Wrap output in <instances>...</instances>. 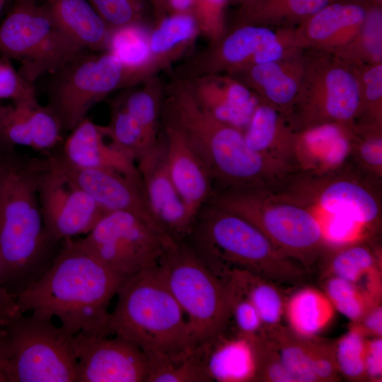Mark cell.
Listing matches in <instances>:
<instances>
[{
	"label": "cell",
	"instance_id": "6da1fadb",
	"mask_svg": "<svg viewBox=\"0 0 382 382\" xmlns=\"http://www.w3.org/2000/svg\"><path fill=\"white\" fill-rule=\"evenodd\" d=\"M124 282L79 238H71L62 242L47 270L15 298L21 313L56 318L71 335H108V306Z\"/></svg>",
	"mask_w": 382,
	"mask_h": 382
},
{
	"label": "cell",
	"instance_id": "7a4b0ae2",
	"mask_svg": "<svg viewBox=\"0 0 382 382\" xmlns=\"http://www.w3.org/2000/svg\"><path fill=\"white\" fill-rule=\"evenodd\" d=\"M42 159L0 147V284L16 297L49 267L61 243L47 236L37 194Z\"/></svg>",
	"mask_w": 382,
	"mask_h": 382
},
{
	"label": "cell",
	"instance_id": "3957f363",
	"mask_svg": "<svg viewBox=\"0 0 382 382\" xmlns=\"http://www.w3.org/2000/svg\"><path fill=\"white\" fill-rule=\"evenodd\" d=\"M161 112L164 122L180 132L220 189H272L282 179L283 166L251 150L243 131L210 115L183 80L166 88Z\"/></svg>",
	"mask_w": 382,
	"mask_h": 382
},
{
	"label": "cell",
	"instance_id": "277c9868",
	"mask_svg": "<svg viewBox=\"0 0 382 382\" xmlns=\"http://www.w3.org/2000/svg\"><path fill=\"white\" fill-rule=\"evenodd\" d=\"M116 295L108 335L130 342L148 359L177 358L197 348L185 314L156 266L125 280Z\"/></svg>",
	"mask_w": 382,
	"mask_h": 382
},
{
	"label": "cell",
	"instance_id": "5b68a950",
	"mask_svg": "<svg viewBox=\"0 0 382 382\" xmlns=\"http://www.w3.org/2000/svg\"><path fill=\"white\" fill-rule=\"evenodd\" d=\"M201 259L217 275L239 270L270 278L294 277L296 269L255 226L231 212L207 203L190 236Z\"/></svg>",
	"mask_w": 382,
	"mask_h": 382
},
{
	"label": "cell",
	"instance_id": "8992f818",
	"mask_svg": "<svg viewBox=\"0 0 382 382\" xmlns=\"http://www.w3.org/2000/svg\"><path fill=\"white\" fill-rule=\"evenodd\" d=\"M156 269L184 313L197 347L225 330L231 315L228 283L191 245L166 236Z\"/></svg>",
	"mask_w": 382,
	"mask_h": 382
},
{
	"label": "cell",
	"instance_id": "52a82bcc",
	"mask_svg": "<svg viewBox=\"0 0 382 382\" xmlns=\"http://www.w3.org/2000/svg\"><path fill=\"white\" fill-rule=\"evenodd\" d=\"M207 203L249 221L287 257L310 261L325 243L315 214L283 193L260 188L219 189Z\"/></svg>",
	"mask_w": 382,
	"mask_h": 382
},
{
	"label": "cell",
	"instance_id": "ba28073f",
	"mask_svg": "<svg viewBox=\"0 0 382 382\" xmlns=\"http://www.w3.org/2000/svg\"><path fill=\"white\" fill-rule=\"evenodd\" d=\"M2 329L8 382H76L73 335L52 318L17 311Z\"/></svg>",
	"mask_w": 382,
	"mask_h": 382
},
{
	"label": "cell",
	"instance_id": "9c48e42d",
	"mask_svg": "<svg viewBox=\"0 0 382 382\" xmlns=\"http://www.w3.org/2000/svg\"><path fill=\"white\" fill-rule=\"evenodd\" d=\"M361 112L355 68L331 52L303 50V72L289 117L292 129L336 123L353 127Z\"/></svg>",
	"mask_w": 382,
	"mask_h": 382
},
{
	"label": "cell",
	"instance_id": "30bf717a",
	"mask_svg": "<svg viewBox=\"0 0 382 382\" xmlns=\"http://www.w3.org/2000/svg\"><path fill=\"white\" fill-rule=\"evenodd\" d=\"M84 51L37 0H14L0 25V57L18 61V72L32 84Z\"/></svg>",
	"mask_w": 382,
	"mask_h": 382
},
{
	"label": "cell",
	"instance_id": "8fae6325",
	"mask_svg": "<svg viewBox=\"0 0 382 382\" xmlns=\"http://www.w3.org/2000/svg\"><path fill=\"white\" fill-rule=\"evenodd\" d=\"M52 74L47 106L64 131L72 130L111 92L141 81L109 51H84Z\"/></svg>",
	"mask_w": 382,
	"mask_h": 382
},
{
	"label": "cell",
	"instance_id": "7c38bea8",
	"mask_svg": "<svg viewBox=\"0 0 382 382\" xmlns=\"http://www.w3.org/2000/svg\"><path fill=\"white\" fill-rule=\"evenodd\" d=\"M379 183L345 166L323 176L299 173L283 193L313 212L325 214V219L341 217L368 227L381 219Z\"/></svg>",
	"mask_w": 382,
	"mask_h": 382
},
{
	"label": "cell",
	"instance_id": "4fadbf2b",
	"mask_svg": "<svg viewBox=\"0 0 382 382\" xmlns=\"http://www.w3.org/2000/svg\"><path fill=\"white\" fill-rule=\"evenodd\" d=\"M163 235L127 212H105L80 242L124 281L157 265Z\"/></svg>",
	"mask_w": 382,
	"mask_h": 382
},
{
	"label": "cell",
	"instance_id": "5bb4252c",
	"mask_svg": "<svg viewBox=\"0 0 382 382\" xmlns=\"http://www.w3.org/2000/svg\"><path fill=\"white\" fill-rule=\"evenodd\" d=\"M37 194L45 231L57 243L86 235L105 213L62 174L49 156L42 159Z\"/></svg>",
	"mask_w": 382,
	"mask_h": 382
},
{
	"label": "cell",
	"instance_id": "9a60e30c",
	"mask_svg": "<svg viewBox=\"0 0 382 382\" xmlns=\"http://www.w3.org/2000/svg\"><path fill=\"white\" fill-rule=\"evenodd\" d=\"M108 335H76V382H146L149 360L137 346Z\"/></svg>",
	"mask_w": 382,
	"mask_h": 382
},
{
	"label": "cell",
	"instance_id": "2e32d148",
	"mask_svg": "<svg viewBox=\"0 0 382 382\" xmlns=\"http://www.w3.org/2000/svg\"><path fill=\"white\" fill-rule=\"evenodd\" d=\"M49 158L62 174L88 194L105 212L132 213L162 233L149 204L141 178L111 169L76 168L64 163L56 154Z\"/></svg>",
	"mask_w": 382,
	"mask_h": 382
},
{
	"label": "cell",
	"instance_id": "e0dca14e",
	"mask_svg": "<svg viewBox=\"0 0 382 382\" xmlns=\"http://www.w3.org/2000/svg\"><path fill=\"white\" fill-rule=\"evenodd\" d=\"M136 163L161 232L175 239L184 240L191 233L196 219L188 212L171 179L162 135L157 144Z\"/></svg>",
	"mask_w": 382,
	"mask_h": 382
},
{
	"label": "cell",
	"instance_id": "ac0fdd59",
	"mask_svg": "<svg viewBox=\"0 0 382 382\" xmlns=\"http://www.w3.org/2000/svg\"><path fill=\"white\" fill-rule=\"evenodd\" d=\"M369 3L364 0H335L305 21L287 28L290 44L301 50L334 53L360 30Z\"/></svg>",
	"mask_w": 382,
	"mask_h": 382
},
{
	"label": "cell",
	"instance_id": "d6986e66",
	"mask_svg": "<svg viewBox=\"0 0 382 382\" xmlns=\"http://www.w3.org/2000/svg\"><path fill=\"white\" fill-rule=\"evenodd\" d=\"M354 126L328 123L296 131L294 159L301 173L323 176L347 166L351 158Z\"/></svg>",
	"mask_w": 382,
	"mask_h": 382
},
{
	"label": "cell",
	"instance_id": "ffe728a7",
	"mask_svg": "<svg viewBox=\"0 0 382 382\" xmlns=\"http://www.w3.org/2000/svg\"><path fill=\"white\" fill-rule=\"evenodd\" d=\"M64 129L55 115L37 102L0 103V147L47 151L62 142Z\"/></svg>",
	"mask_w": 382,
	"mask_h": 382
},
{
	"label": "cell",
	"instance_id": "44dd1931",
	"mask_svg": "<svg viewBox=\"0 0 382 382\" xmlns=\"http://www.w3.org/2000/svg\"><path fill=\"white\" fill-rule=\"evenodd\" d=\"M183 81L210 115L243 132L260 102L248 86L229 74H205Z\"/></svg>",
	"mask_w": 382,
	"mask_h": 382
},
{
	"label": "cell",
	"instance_id": "7402d4cb",
	"mask_svg": "<svg viewBox=\"0 0 382 382\" xmlns=\"http://www.w3.org/2000/svg\"><path fill=\"white\" fill-rule=\"evenodd\" d=\"M303 72V50L282 59L252 65L229 75L289 120L298 97Z\"/></svg>",
	"mask_w": 382,
	"mask_h": 382
},
{
	"label": "cell",
	"instance_id": "603a6c76",
	"mask_svg": "<svg viewBox=\"0 0 382 382\" xmlns=\"http://www.w3.org/2000/svg\"><path fill=\"white\" fill-rule=\"evenodd\" d=\"M162 137L171 179L188 212L196 219L214 191L212 178L178 129L164 122Z\"/></svg>",
	"mask_w": 382,
	"mask_h": 382
},
{
	"label": "cell",
	"instance_id": "cb8c5ba5",
	"mask_svg": "<svg viewBox=\"0 0 382 382\" xmlns=\"http://www.w3.org/2000/svg\"><path fill=\"white\" fill-rule=\"evenodd\" d=\"M108 138L105 126L86 117L70 131L56 155L76 168L111 169L141 178L136 161L115 148Z\"/></svg>",
	"mask_w": 382,
	"mask_h": 382
},
{
	"label": "cell",
	"instance_id": "d4e9b609",
	"mask_svg": "<svg viewBox=\"0 0 382 382\" xmlns=\"http://www.w3.org/2000/svg\"><path fill=\"white\" fill-rule=\"evenodd\" d=\"M281 29L254 24H240L214 43L211 71L231 74L252 65L268 62L279 40Z\"/></svg>",
	"mask_w": 382,
	"mask_h": 382
},
{
	"label": "cell",
	"instance_id": "484cf974",
	"mask_svg": "<svg viewBox=\"0 0 382 382\" xmlns=\"http://www.w3.org/2000/svg\"><path fill=\"white\" fill-rule=\"evenodd\" d=\"M252 337L239 334L236 337L226 338L221 332L197 347L211 381L245 382L255 379L256 359Z\"/></svg>",
	"mask_w": 382,
	"mask_h": 382
},
{
	"label": "cell",
	"instance_id": "4316f807",
	"mask_svg": "<svg viewBox=\"0 0 382 382\" xmlns=\"http://www.w3.org/2000/svg\"><path fill=\"white\" fill-rule=\"evenodd\" d=\"M243 132L251 150L297 169L294 159L295 131L279 110L260 100Z\"/></svg>",
	"mask_w": 382,
	"mask_h": 382
},
{
	"label": "cell",
	"instance_id": "83f0119b",
	"mask_svg": "<svg viewBox=\"0 0 382 382\" xmlns=\"http://www.w3.org/2000/svg\"><path fill=\"white\" fill-rule=\"evenodd\" d=\"M44 4L60 29L84 50H108L112 29L88 0H46Z\"/></svg>",
	"mask_w": 382,
	"mask_h": 382
},
{
	"label": "cell",
	"instance_id": "f1b7e54d",
	"mask_svg": "<svg viewBox=\"0 0 382 382\" xmlns=\"http://www.w3.org/2000/svg\"><path fill=\"white\" fill-rule=\"evenodd\" d=\"M335 0H248L242 4L241 24L291 28Z\"/></svg>",
	"mask_w": 382,
	"mask_h": 382
},
{
	"label": "cell",
	"instance_id": "f546056e",
	"mask_svg": "<svg viewBox=\"0 0 382 382\" xmlns=\"http://www.w3.org/2000/svg\"><path fill=\"white\" fill-rule=\"evenodd\" d=\"M333 306L328 296L313 289H302L289 300L286 314L294 330L301 336L318 333L333 316Z\"/></svg>",
	"mask_w": 382,
	"mask_h": 382
},
{
	"label": "cell",
	"instance_id": "4dcf8cb0",
	"mask_svg": "<svg viewBox=\"0 0 382 382\" xmlns=\"http://www.w3.org/2000/svg\"><path fill=\"white\" fill-rule=\"evenodd\" d=\"M150 35L143 24H134L112 30L107 51L141 79L154 65L149 42Z\"/></svg>",
	"mask_w": 382,
	"mask_h": 382
},
{
	"label": "cell",
	"instance_id": "1f68e13d",
	"mask_svg": "<svg viewBox=\"0 0 382 382\" xmlns=\"http://www.w3.org/2000/svg\"><path fill=\"white\" fill-rule=\"evenodd\" d=\"M333 54L354 66L382 62V6L369 4L357 35Z\"/></svg>",
	"mask_w": 382,
	"mask_h": 382
},
{
	"label": "cell",
	"instance_id": "d6a6232c",
	"mask_svg": "<svg viewBox=\"0 0 382 382\" xmlns=\"http://www.w3.org/2000/svg\"><path fill=\"white\" fill-rule=\"evenodd\" d=\"M198 31L197 22L191 13H172L163 18L149 37L154 64H163L165 59L191 41Z\"/></svg>",
	"mask_w": 382,
	"mask_h": 382
},
{
	"label": "cell",
	"instance_id": "836d02e7",
	"mask_svg": "<svg viewBox=\"0 0 382 382\" xmlns=\"http://www.w3.org/2000/svg\"><path fill=\"white\" fill-rule=\"evenodd\" d=\"M139 124L146 151L159 140L158 125L162 111L161 91L156 81H151L141 89L129 93L118 100Z\"/></svg>",
	"mask_w": 382,
	"mask_h": 382
},
{
	"label": "cell",
	"instance_id": "e575fe53",
	"mask_svg": "<svg viewBox=\"0 0 382 382\" xmlns=\"http://www.w3.org/2000/svg\"><path fill=\"white\" fill-rule=\"evenodd\" d=\"M146 382H210L197 348L177 358L148 359Z\"/></svg>",
	"mask_w": 382,
	"mask_h": 382
},
{
	"label": "cell",
	"instance_id": "d590c367",
	"mask_svg": "<svg viewBox=\"0 0 382 382\" xmlns=\"http://www.w3.org/2000/svg\"><path fill=\"white\" fill-rule=\"evenodd\" d=\"M351 158L359 171L376 181L381 182L382 125L354 126Z\"/></svg>",
	"mask_w": 382,
	"mask_h": 382
},
{
	"label": "cell",
	"instance_id": "8d00e7d4",
	"mask_svg": "<svg viewBox=\"0 0 382 382\" xmlns=\"http://www.w3.org/2000/svg\"><path fill=\"white\" fill-rule=\"evenodd\" d=\"M105 126L111 144L136 162L146 152L142 129L136 119L117 100L112 104Z\"/></svg>",
	"mask_w": 382,
	"mask_h": 382
},
{
	"label": "cell",
	"instance_id": "74e56055",
	"mask_svg": "<svg viewBox=\"0 0 382 382\" xmlns=\"http://www.w3.org/2000/svg\"><path fill=\"white\" fill-rule=\"evenodd\" d=\"M354 67L361 96V112L356 125H382V62Z\"/></svg>",
	"mask_w": 382,
	"mask_h": 382
},
{
	"label": "cell",
	"instance_id": "f35d334b",
	"mask_svg": "<svg viewBox=\"0 0 382 382\" xmlns=\"http://www.w3.org/2000/svg\"><path fill=\"white\" fill-rule=\"evenodd\" d=\"M343 245L334 254L331 270L335 277L354 283L374 267V257L364 245L353 242Z\"/></svg>",
	"mask_w": 382,
	"mask_h": 382
},
{
	"label": "cell",
	"instance_id": "ab89813d",
	"mask_svg": "<svg viewBox=\"0 0 382 382\" xmlns=\"http://www.w3.org/2000/svg\"><path fill=\"white\" fill-rule=\"evenodd\" d=\"M112 29L143 24L146 0H88Z\"/></svg>",
	"mask_w": 382,
	"mask_h": 382
},
{
	"label": "cell",
	"instance_id": "60d3db41",
	"mask_svg": "<svg viewBox=\"0 0 382 382\" xmlns=\"http://www.w3.org/2000/svg\"><path fill=\"white\" fill-rule=\"evenodd\" d=\"M365 341L358 328L350 330L339 340L335 349L337 368L347 377L361 378L365 374Z\"/></svg>",
	"mask_w": 382,
	"mask_h": 382
},
{
	"label": "cell",
	"instance_id": "b9f144b4",
	"mask_svg": "<svg viewBox=\"0 0 382 382\" xmlns=\"http://www.w3.org/2000/svg\"><path fill=\"white\" fill-rule=\"evenodd\" d=\"M280 361L294 382L318 381L313 369L308 345L280 338Z\"/></svg>",
	"mask_w": 382,
	"mask_h": 382
},
{
	"label": "cell",
	"instance_id": "7bdbcfd3",
	"mask_svg": "<svg viewBox=\"0 0 382 382\" xmlns=\"http://www.w3.org/2000/svg\"><path fill=\"white\" fill-rule=\"evenodd\" d=\"M325 289L333 307L347 318L356 321L364 315L365 303L354 283L334 277L328 280Z\"/></svg>",
	"mask_w": 382,
	"mask_h": 382
},
{
	"label": "cell",
	"instance_id": "ee69618b",
	"mask_svg": "<svg viewBox=\"0 0 382 382\" xmlns=\"http://www.w3.org/2000/svg\"><path fill=\"white\" fill-rule=\"evenodd\" d=\"M228 0H192L190 13L199 30L214 44L225 35L224 10Z\"/></svg>",
	"mask_w": 382,
	"mask_h": 382
},
{
	"label": "cell",
	"instance_id": "f6af8a7d",
	"mask_svg": "<svg viewBox=\"0 0 382 382\" xmlns=\"http://www.w3.org/2000/svg\"><path fill=\"white\" fill-rule=\"evenodd\" d=\"M12 103L37 102L33 84L28 82L12 66L9 59L0 57V100Z\"/></svg>",
	"mask_w": 382,
	"mask_h": 382
},
{
	"label": "cell",
	"instance_id": "bcb514c9",
	"mask_svg": "<svg viewBox=\"0 0 382 382\" xmlns=\"http://www.w3.org/2000/svg\"><path fill=\"white\" fill-rule=\"evenodd\" d=\"M227 281L231 294L230 317L233 315L240 334L249 337L256 335L262 324L257 311L231 280L227 279Z\"/></svg>",
	"mask_w": 382,
	"mask_h": 382
},
{
	"label": "cell",
	"instance_id": "7dc6e473",
	"mask_svg": "<svg viewBox=\"0 0 382 382\" xmlns=\"http://www.w3.org/2000/svg\"><path fill=\"white\" fill-rule=\"evenodd\" d=\"M313 371L318 381L333 379L336 375L335 357L328 349L308 345Z\"/></svg>",
	"mask_w": 382,
	"mask_h": 382
},
{
	"label": "cell",
	"instance_id": "c3c4849f",
	"mask_svg": "<svg viewBox=\"0 0 382 382\" xmlns=\"http://www.w3.org/2000/svg\"><path fill=\"white\" fill-rule=\"evenodd\" d=\"M365 374L372 379H377L382 374V340L374 339L366 342L364 357Z\"/></svg>",
	"mask_w": 382,
	"mask_h": 382
},
{
	"label": "cell",
	"instance_id": "681fc988",
	"mask_svg": "<svg viewBox=\"0 0 382 382\" xmlns=\"http://www.w3.org/2000/svg\"><path fill=\"white\" fill-rule=\"evenodd\" d=\"M18 311L16 298L10 294L0 284V326Z\"/></svg>",
	"mask_w": 382,
	"mask_h": 382
},
{
	"label": "cell",
	"instance_id": "f907efd6",
	"mask_svg": "<svg viewBox=\"0 0 382 382\" xmlns=\"http://www.w3.org/2000/svg\"><path fill=\"white\" fill-rule=\"evenodd\" d=\"M364 328L370 332L381 336L382 333V311L381 307L374 308L365 317Z\"/></svg>",
	"mask_w": 382,
	"mask_h": 382
},
{
	"label": "cell",
	"instance_id": "816d5d0a",
	"mask_svg": "<svg viewBox=\"0 0 382 382\" xmlns=\"http://www.w3.org/2000/svg\"><path fill=\"white\" fill-rule=\"evenodd\" d=\"M0 382H8L6 372L5 342L2 327H0Z\"/></svg>",
	"mask_w": 382,
	"mask_h": 382
},
{
	"label": "cell",
	"instance_id": "f5cc1de1",
	"mask_svg": "<svg viewBox=\"0 0 382 382\" xmlns=\"http://www.w3.org/2000/svg\"><path fill=\"white\" fill-rule=\"evenodd\" d=\"M192 0H170L168 9L172 13H190Z\"/></svg>",
	"mask_w": 382,
	"mask_h": 382
},
{
	"label": "cell",
	"instance_id": "db71d44e",
	"mask_svg": "<svg viewBox=\"0 0 382 382\" xmlns=\"http://www.w3.org/2000/svg\"><path fill=\"white\" fill-rule=\"evenodd\" d=\"M170 0H151L156 12H163L168 8Z\"/></svg>",
	"mask_w": 382,
	"mask_h": 382
},
{
	"label": "cell",
	"instance_id": "11a10c76",
	"mask_svg": "<svg viewBox=\"0 0 382 382\" xmlns=\"http://www.w3.org/2000/svg\"><path fill=\"white\" fill-rule=\"evenodd\" d=\"M364 1L374 5H377V6L382 5V0H364Z\"/></svg>",
	"mask_w": 382,
	"mask_h": 382
},
{
	"label": "cell",
	"instance_id": "9f6ffc18",
	"mask_svg": "<svg viewBox=\"0 0 382 382\" xmlns=\"http://www.w3.org/2000/svg\"><path fill=\"white\" fill-rule=\"evenodd\" d=\"M7 0H0V13L4 6V5L6 4Z\"/></svg>",
	"mask_w": 382,
	"mask_h": 382
},
{
	"label": "cell",
	"instance_id": "6f0895ef",
	"mask_svg": "<svg viewBox=\"0 0 382 382\" xmlns=\"http://www.w3.org/2000/svg\"><path fill=\"white\" fill-rule=\"evenodd\" d=\"M246 1H248V0H228V1H232V2H234V3H240L241 4L245 3Z\"/></svg>",
	"mask_w": 382,
	"mask_h": 382
}]
</instances>
